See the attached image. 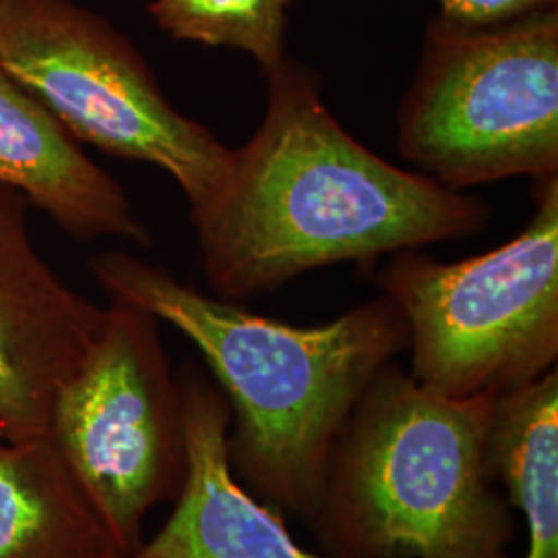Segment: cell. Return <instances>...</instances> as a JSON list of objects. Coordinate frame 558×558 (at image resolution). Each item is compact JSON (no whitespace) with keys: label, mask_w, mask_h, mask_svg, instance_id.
<instances>
[{"label":"cell","mask_w":558,"mask_h":558,"mask_svg":"<svg viewBox=\"0 0 558 558\" xmlns=\"http://www.w3.org/2000/svg\"><path fill=\"white\" fill-rule=\"evenodd\" d=\"M257 131L220 195L191 218L214 296L255 299L313 269L474 236L488 203L383 160L327 108L299 60L265 73Z\"/></svg>","instance_id":"6da1fadb"},{"label":"cell","mask_w":558,"mask_h":558,"mask_svg":"<svg viewBox=\"0 0 558 558\" xmlns=\"http://www.w3.org/2000/svg\"><path fill=\"white\" fill-rule=\"evenodd\" d=\"M89 271L110 300L168 323L205 360L230 405L228 458L240 484L306 523L317 513L339 430L380 371L408 350V325L387 299L300 327L203 294L124 251Z\"/></svg>","instance_id":"7a4b0ae2"},{"label":"cell","mask_w":558,"mask_h":558,"mask_svg":"<svg viewBox=\"0 0 558 558\" xmlns=\"http://www.w3.org/2000/svg\"><path fill=\"white\" fill-rule=\"evenodd\" d=\"M499 396L447 398L387 364L339 430L317 513L331 558H511L490 461Z\"/></svg>","instance_id":"3957f363"},{"label":"cell","mask_w":558,"mask_h":558,"mask_svg":"<svg viewBox=\"0 0 558 558\" xmlns=\"http://www.w3.org/2000/svg\"><path fill=\"white\" fill-rule=\"evenodd\" d=\"M398 151L456 191L557 177L558 9L486 25L428 21Z\"/></svg>","instance_id":"277c9868"},{"label":"cell","mask_w":558,"mask_h":558,"mask_svg":"<svg viewBox=\"0 0 558 558\" xmlns=\"http://www.w3.org/2000/svg\"><path fill=\"white\" fill-rule=\"evenodd\" d=\"M408 325L410 375L447 398L502 396L558 360V174L538 179L515 239L442 263L401 251L379 274Z\"/></svg>","instance_id":"5b68a950"},{"label":"cell","mask_w":558,"mask_h":558,"mask_svg":"<svg viewBox=\"0 0 558 558\" xmlns=\"http://www.w3.org/2000/svg\"><path fill=\"white\" fill-rule=\"evenodd\" d=\"M0 64L80 141L172 177L191 218L220 195L232 149L166 98L140 48L75 0H0Z\"/></svg>","instance_id":"8992f818"},{"label":"cell","mask_w":558,"mask_h":558,"mask_svg":"<svg viewBox=\"0 0 558 558\" xmlns=\"http://www.w3.org/2000/svg\"><path fill=\"white\" fill-rule=\"evenodd\" d=\"M160 320L110 300L100 336L54 401L48 439L129 557L151 509L177 500L186 476L179 377Z\"/></svg>","instance_id":"52a82bcc"},{"label":"cell","mask_w":558,"mask_h":558,"mask_svg":"<svg viewBox=\"0 0 558 558\" xmlns=\"http://www.w3.org/2000/svg\"><path fill=\"white\" fill-rule=\"evenodd\" d=\"M27 201L0 186V433L46 439L54 401L100 336L101 308L69 288L27 232Z\"/></svg>","instance_id":"ba28073f"},{"label":"cell","mask_w":558,"mask_h":558,"mask_svg":"<svg viewBox=\"0 0 558 558\" xmlns=\"http://www.w3.org/2000/svg\"><path fill=\"white\" fill-rule=\"evenodd\" d=\"M186 476L160 532L124 558H331L292 536L281 511L251 495L228 458L230 405L189 364L179 375Z\"/></svg>","instance_id":"9c48e42d"},{"label":"cell","mask_w":558,"mask_h":558,"mask_svg":"<svg viewBox=\"0 0 558 558\" xmlns=\"http://www.w3.org/2000/svg\"><path fill=\"white\" fill-rule=\"evenodd\" d=\"M0 186L20 193L77 240L154 236L124 186L85 156L80 141L0 64Z\"/></svg>","instance_id":"30bf717a"},{"label":"cell","mask_w":558,"mask_h":558,"mask_svg":"<svg viewBox=\"0 0 558 558\" xmlns=\"http://www.w3.org/2000/svg\"><path fill=\"white\" fill-rule=\"evenodd\" d=\"M52 440L0 445V558H124Z\"/></svg>","instance_id":"8fae6325"},{"label":"cell","mask_w":558,"mask_h":558,"mask_svg":"<svg viewBox=\"0 0 558 558\" xmlns=\"http://www.w3.org/2000/svg\"><path fill=\"white\" fill-rule=\"evenodd\" d=\"M495 478L525 521L523 558H558V371L497 398Z\"/></svg>","instance_id":"7c38bea8"},{"label":"cell","mask_w":558,"mask_h":558,"mask_svg":"<svg viewBox=\"0 0 558 558\" xmlns=\"http://www.w3.org/2000/svg\"><path fill=\"white\" fill-rule=\"evenodd\" d=\"M294 0H151L147 11L163 34L257 60L263 73L288 59V13Z\"/></svg>","instance_id":"4fadbf2b"},{"label":"cell","mask_w":558,"mask_h":558,"mask_svg":"<svg viewBox=\"0 0 558 558\" xmlns=\"http://www.w3.org/2000/svg\"><path fill=\"white\" fill-rule=\"evenodd\" d=\"M440 17L468 23V25H486L499 21L515 20L527 13L544 9H558V0H437Z\"/></svg>","instance_id":"5bb4252c"},{"label":"cell","mask_w":558,"mask_h":558,"mask_svg":"<svg viewBox=\"0 0 558 558\" xmlns=\"http://www.w3.org/2000/svg\"><path fill=\"white\" fill-rule=\"evenodd\" d=\"M2 442H4V439H2V433H0V445H2Z\"/></svg>","instance_id":"9a60e30c"}]
</instances>
